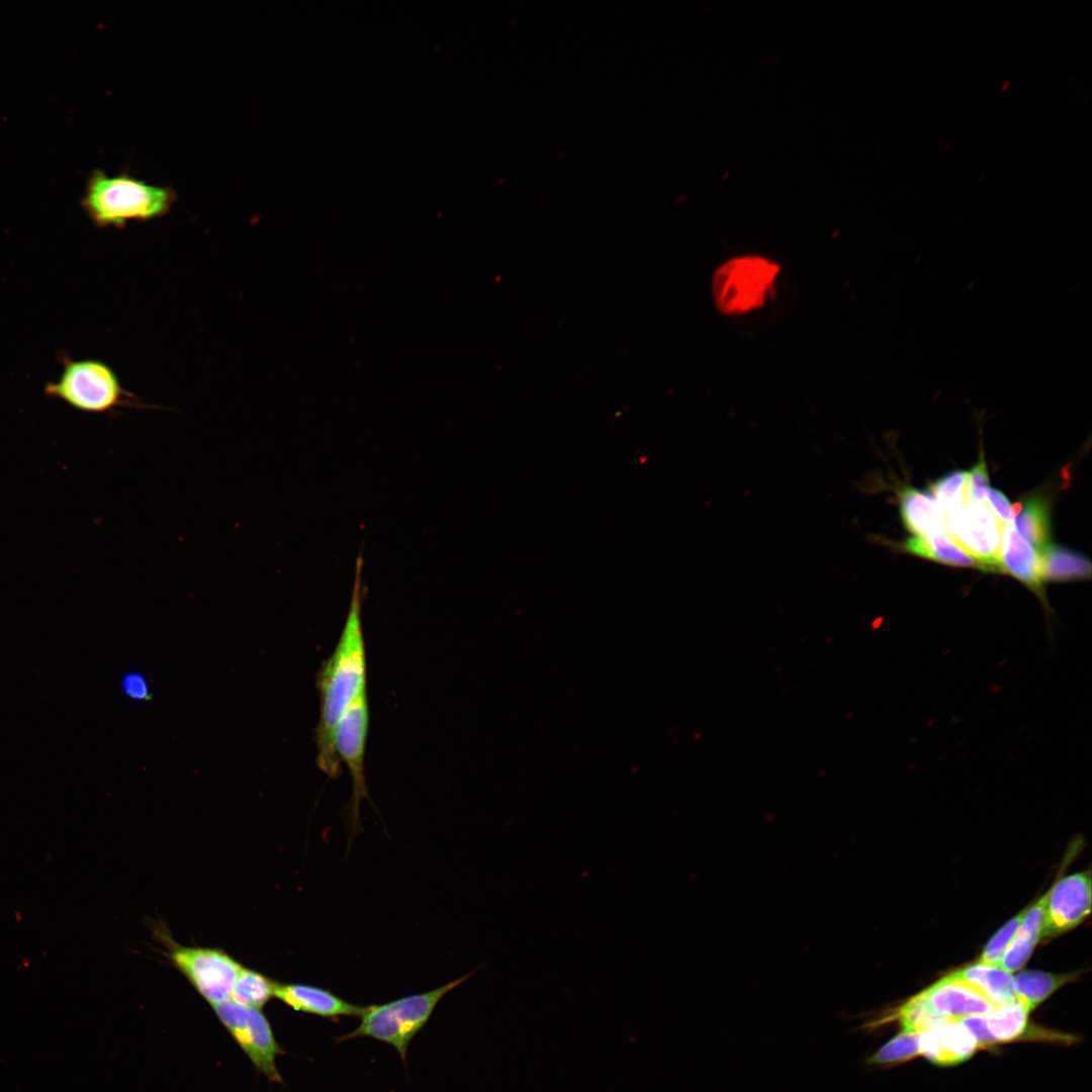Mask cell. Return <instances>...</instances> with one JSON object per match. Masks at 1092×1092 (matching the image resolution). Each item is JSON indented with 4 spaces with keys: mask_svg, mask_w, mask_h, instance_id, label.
<instances>
[{
    "mask_svg": "<svg viewBox=\"0 0 1092 1092\" xmlns=\"http://www.w3.org/2000/svg\"><path fill=\"white\" fill-rule=\"evenodd\" d=\"M362 566L360 553L356 560L355 580L344 628L332 655L324 662L316 676L321 701L315 729L316 764L330 779L337 778L341 769L335 747L337 724L351 702L366 689V652L361 619Z\"/></svg>",
    "mask_w": 1092,
    "mask_h": 1092,
    "instance_id": "cell-1",
    "label": "cell"
},
{
    "mask_svg": "<svg viewBox=\"0 0 1092 1092\" xmlns=\"http://www.w3.org/2000/svg\"><path fill=\"white\" fill-rule=\"evenodd\" d=\"M177 200L168 186L150 184L126 172L110 176L95 169L81 206L96 228L121 230L128 222H149L167 215Z\"/></svg>",
    "mask_w": 1092,
    "mask_h": 1092,
    "instance_id": "cell-2",
    "label": "cell"
},
{
    "mask_svg": "<svg viewBox=\"0 0 1092 1092\" xmlns=\"http://www.w3.org/2000/svg\"><path fill=\"white\" fill-rule=\"evenodd\" d=\"M62 371L56 381H49L43 392L76 411L113 415L122 408L161 410L146 403L121 384L116 372L104 361L94 358L73 359L62 356Z\"/></svg>",
    "mask_w": 1092,
    "mask_h": 1092,
    "instance_id": "cell-3",
    "label": "cell"
},
{
    "mask_svg": "<svg viewBox=\"0 0 1092 1092\" xmlns=\"http://www.w3.org/2000/svg\"><path fill=\"white\" fill-rule=\"evenodd\" d=\"M472 974L425 993L364 1006L358 1027L337 1040L342 1042L357 1037H371L392 1045L405 1062L411 1041L429 1021L440 1000Z\"/></svg>",
    "mask_w": 1092,
    "mask_h": 1092,
    "instance_id": "cell-4",
    "label": "cell"
},
{
    "mask_svg": "<svg viewBox=\"0 0 1092 1092\" xmlns=\"http://www.w3.org/2000/svg\"><path fill=\"white\" fill-rule=\"evenodd\" d=\"M780 266L759 256L723 263L712 276V296L724 314H740L762 306L774 289Z\"/></svg>",
    "mask_w": 1092,
    "mask_h": 1092,
    "instance_id": "cell-5",
    "label": "cell"
},
{
    "mask_svg": "<svg viewBox=\"0 0 1092 1092\" xmlns=\"http://www.w3.org/2000/svg\"><path fill=\"white\" fill-rule=\"evenodd\" d=\"M160 938L171 964L204 1000L213 1006L231 998L243 967L239 962L218 948L181 945L162 930Z\"/></svg>",
    "mask_w": 1092,
    "mask_h": 1092,
    "instance_id": "cell-6",
    "label": "cell"
},
{
    "mask_svg": "<svg viewBox=\"0 0 1092 1092\" xmlns=\"http://www.w3.org/2000/svg\"><path fill=\"white\" fill-rule=\"evenodd\" d=\"M213 1010L255 1069L268 1080L283 1083L276 1059L284 1051L276 1040L264 1013L260 1009L241 1005L231 998L213 1005Z\"/></svg>",
    "mask_w": 1092,
    "mask_h": 1092,
    "instance_id": "cell-7",
    "label": "cell"
},
{
    "mask_svg": "<svg viewBox=\"0 0 1092 1092\" xmlns=\"http://www.w3.org/2000/svg\"><path fill=\"white\" fill-rule=\"evenodd\" d=\"M1002 528L984 503L969 497L945 515L946 536L986 570H999Z\"/></svg>",
    "mask_w": 1092,
    "mask_h": 1092,
    "instance_id": "cell-8",
    "label": "cell"
},
{
    "mask_svg": "<svg viewBox=\"0 0 1092 1092\" xmlns=\"http://www.w3.org/2000/svg\"><path fill=\"white\" fill-rule=\"evenodd\" d=\"M368 723V700L364 689L345 710L335 730L338 757L347 765L352 779L351 819L355 830L360 825V803L368 798L364 760Z\"/></svg>",
    "mask_w": 1092,
    "mask_h": 1092,
    "instance_id": "cell-9",
    "label": "cell"
},
{
    "mask_svg": "<svg viewBox=\"0 0 1092 1092\" xmlns=\"http://www.w3.org/2000/svg\"><path fill=\"white\" fill-rule=\"evenodd\" d=\"M1091 910L1089 872L1067 876L1049 891L1042 937L1058 935L1080 924Z\"/></svg>",
    "mask_w": 1092,
    "mask_h": 1092,
    "instance_id": "cell-10",
    "label": "cell"
},
{
    "mask_svg": "<svg viewBox=\"0 0 1092 1092\" xmlns=\"http://www.w3.org/2000/svg\"><path fill=\"white\" fill-rule=\"evenodd\" d=\"M921 994L948 1020L988 1014L998 1007L975 986L949 974Z\"/></svg>",
    "mask_w": 1092,
    "mask_h": 1092,
    "instance_id": "cell-11",
    "label": "cell"
},
{
    "mask_svg": "<svg viewBox=\"0 0 1092 1092\" xmlns=\"http://www.w3.org/2000/svg\"><path fill=\"white\" fill-rule=\"evenodd\" d=\"M999 570L1020 580L1045 605L1040 555L1013 524H1006L1002 528Z\"/></svg>",
    "mask_w": 1092,
    "mask_h": 1092,
    "instance_id": "cell-12",
    "label": "cell"
},
{
    "mask_svg": "<svg viewBox=\"0 0 1092 1092\" xmlns=\"http://www.w3.org/2000/svg\"><path fill=\"white\" fill-rule=\"evenodd\" d=\"M919 1048L920 1055L941 1067L963 1063L979 1049L972 1033L958 1020H947L920 1033Z\"/></svg>",
    "mask_w": 1092,
    "mask_h": 1092,
    "instance_id": "cell-13",
    "label": "cell"
},
{
    "mask_svg": "<svg viewBox=\"0 0 1092 1092\" xmlns=\"http://www.w3.org/2000/svg\"><path fill=\"white\" fill-rule=\"evenodd\" d=\"M275 997L295 1011L335 1020L342 1016L360 1017L364 1006L355 1005L333 992L300 983H277Z\"/></svg>",
    "mask_w": 1092,
    "mask_h": 1092,
    "instance_id": "cell-14",
    "label": "cell"
},
{
    "mask_svg": "<svg viewBox=\"0 0 1092 1092\" xmlns=\"http://www.w3.org/2000/svg\"><path fill=\"white\" fill-rule=\"evenodd\" d=\"M899 510L905 527L915 536L945 533V515L930 491L903 488L899 495Z\"/></svg>",
    "mask_w": 1092,
    "mask_h": 1092,
    "instance_id": "cell-15",
    "label": "cell"
},
{
    "mask_svg": "<svg viewBox=\"0 0 1092 1092\" xmlns=\"http://www.w3.org/2000/svg\"><path fill=\"white\" fill-rule=\"evenodd\" d=\"M1048 897L1046 892L1033 905L1026 908L1021 924L1000 961L1001 969L1010 974L1016 972L1031 956L1035 944L1042 937Z\"/></svg>",
    "mask_w": 1092,
    "mask_h": 1092,
    "instance_id": "cell-16",
    "label": "cell"
},
{
    "mask_svg": "<svg viewBox=\"0 0 1092 1092\" xmlns=\"http://www.w3.org/2000/svg\"><path fill=\"white\" fill-rule=\"evenodd\" d=\"M1028 1013L1025 1006L1015 999L982 1015L987 1048L1032 1035L1029 1033L1032 1028L1028 1027Z\"/></svg>",
    "mask_w": 1092,
    "mask_h": 1092,
    "instance_id": "cell-17",
    "label": "cell"
},
{
    "mask_svg": "<svg viewBox=\"0 0 1092 1092\" xmlns=\"http://www.w3.org/2000/svg\"><path fill=\"white\" fill-rule=\"evenodd\" d=\"M949 975L972 984L997 1006L1016 999L1013 976L1000 967L977 962Z\"/></svg>",
    "mask_w": 1092,
    "mask_h": 1092,
    "instance_id": "cell-18",
    "label": "cell"
},
{
    "mask_svg": "<svg viewBox=\"0 0 1092 1092\" xmlns=\"http://www.w3.org/2000/svg\"><path fill=\"white\" fill-rule=\"evenodd\" d=\"M1040 559L1044 581L1083 580L1091 576V561L1078 551L1051 544Z\"/></svg>",
    "mask_w": 1092,
    "mask_h": 1092,
    "instance_id": "cell-19",
    "label": "cell"
},
{
    "mask_svg": "<svg viewBox=\"0 0 1092 1092\" xmlns=\"http://www.w3.org/2000/svg\"><path fill=\"white\" fill-rule=\"evenodd\" d=\"M1015 528L1020 535L1039 553L1051 543V513L1048 503L1040 497H1031L1019 506Z\"/></svg>",
    "mask_w": 1092,
    "mask_h": 1092,
    "instance_id": "cell-20",
    "label": "cell"
},
{
    "mask_svg": "<svg viewBox=\"0 0 1092 1092\" xmlns=\"http://www.w3.org/2000/svg\"><path fill=\"white\" fill-rule=\"evenodd\" d=\"M893 1013L889 1017L871 1020L864 1023L861 1028L874 1029L888 1019L894 1018L901 1025L903 1031L922 1033L948 1020L939 1014L921 993L910 998Z\"/></svg>",
    "mask_w": 1092,
    "mask_h": 1092,
    "instance_id": "cell-21",
    "label": "cell"
},
{
    "mask_svg": "<svg viewBox=\"0 0 1092 1092\" xmlns=\"http://www.w3.org/2000/svg\"><path fill=\"white\" fill-rule=\"evenodd\" d=\"M904 549L914 555L952 566L982 568L944 534L913 536L905 542Z\"/></svg>",
    "mask_w": 1092,
    "mask_h": 1092,
    "instance_id": "cell-22",
    "label": "cell"
},
{
    "mask_svg": "<svg viewBox=\"0 0 1092 1092\" xmlns=\"http://www.w3.org/2000/svg\"><path fill=\"white\" fill-rule=\"evenodd\" d=\"M1016 999L1030 1012L1059 988L1075 979L1070 974L1023 971L1014 977Z\"/></svg>",
    "mask_w": 1092,
    "mask_h": 1092,
    "instance_id": "cell-23",
    "label": "cell"
},
{
    "mask_svg": "<svg viewBox=\"0 0 1092 1092\" xmlns=\"http://www.w3.org/2000/svg\"><path fill=\"white\" fill-rule=\"evenodd\" d=\"M277 982L259 972L242 967L231 999L248 1007L260 1009L275 997Z\"/></svg>",
    "mask_w": 1092,
    "mask_h": 1092,
    "instance_id": "cell-24",
    "label": "cell"
},
{
    "mask_svg": "<svg viewBox=\"0 0 1092 1092\" xmlns=\"http://www.w3.org/2000/svg\"><path fill=\"white\" fill-rule=\"evenodd\" d=\"M920 1033L902 1031L867 1059L872 1066L889 1067L912 1060L920 1055Z\"/></svg>",
    "mask_w": 1092,
    "mask_h": 1092,
    "instance_id": "cell-25",
    "label": "cell"
},
{
    "mask_svg": "<svg viewBox=\"0 0 1092 1092\" xmlns=\"http://www.w3.org/2000/svg\"><path fill=\"white\" fill-rule=\"evenodd\" d=\"M968 471L952 470L931 484L932 494L936 498L944 515L959 510L966 499Z\"/></svg>",
    "mask_w": 1092,
    "mask_h": 1092,
    "instance_id": "cell-26",
    "label": "cell"
},
{
    "mask_svg": "<svg viewBox=\"0 0 1092 1092\" xmlns=\"http://www.w3.org/2000/svg\"><path fill=\"white\" fill-rule=\"evenodd\" d=\"M1026 908L1004 924L987 942L978 963L999 967L1000 961L1019 928Z\"/></svg>",
    "mask_w": 1092,
    "mask_h": 1092,
    "instance_id": "cell-27",
    "label": "cell"
},
{
    "mask_svg": "<svg viewBox=\"0 0 1092 1092\" xmlns=\"http://www.w3.org/2000/svg\"><path fill=\"white\" fill-rule=\"evenodd\" d=\"M989 487L986 462L981 459L970 471H968V497L975 502L983 503L986 499Z\"/></svg>",
    "mask_w": 1092,
    "mask_h": 1092,
    "instance_id": "cell-28",
    "label": "cell"
},
{
    "mask_svg": "<svg viewBox=\"0 0 1092 1092\" xmlns=\"http://www.w3.org/2000/svg\"><path fill=\"white\" fill-rule=\"evenodd\" d=\"M987 497L992 513H994L999 520L1006 524H1011L1014 521L1015 511L1002 491L989 487L986 498Z\"/></svg>",
    "mask_w": 1092,
    "mask_h": 1092,
    "instance_id": "cell-29",
    "label": "cell"
},
{
    "mask_svg": "<svg viewBox=\"0 0 1092 1092\" xmlns=\"http://www.w3.org/2000/svg\"><path fill=\"white\" fill-rule=\"evenodd\" d=\"M123 689L126 695L135 700L145 701L151 697L144 677L135 673L124 677Z\"/></svg>",
    "mask_w": 1092,
    "mask_h": 1092,
    "instance_id": "cell-30",
    "label": "cell"
}]
</instances>
